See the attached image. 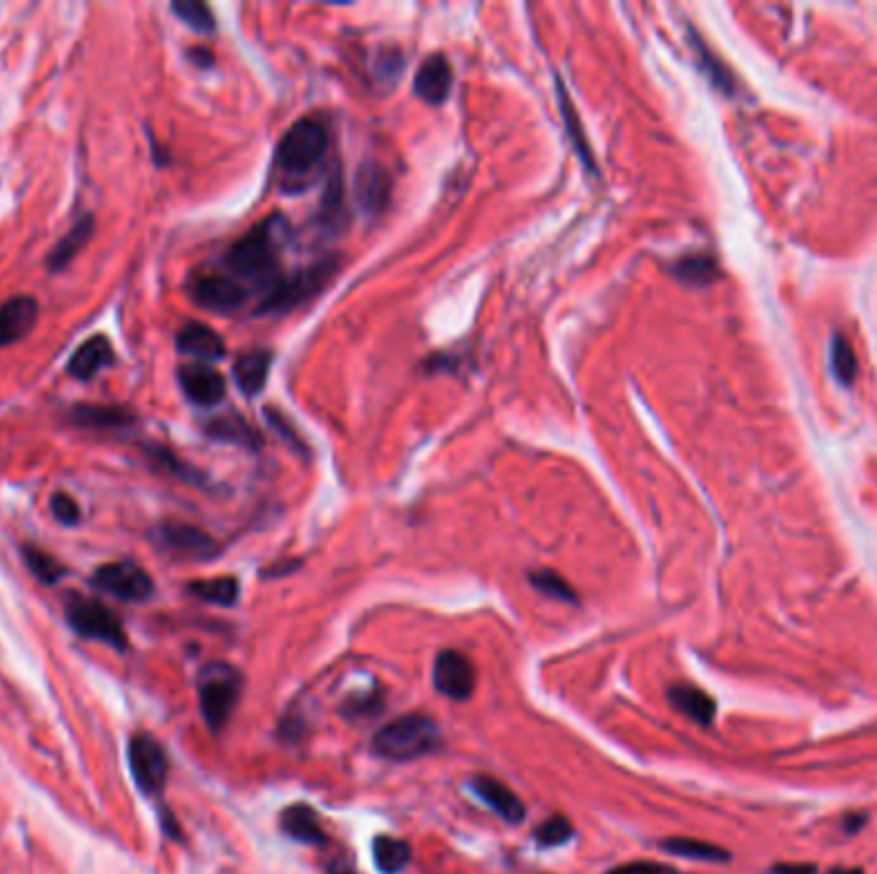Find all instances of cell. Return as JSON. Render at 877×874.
Instances as JSON below:
<instances>
[{
    "mask_svg": "<svg viewBox=\"0 0 877 874\" xmlns=\"http://www.w3.org/2000/svg\"><path fill=\"white\" fill-rule=\"evenodd\" d=\"M178 380L185 398L200 408H214L227 398V380L208 364H185L180 367Z\"/></svg>",
    "mask_w": 877,
    "mask_h": 874,
    "instance_id": "12",
    "label": "cell"
},
{
    "mask_svg": "<svg viewBox=\"0 0 877 874\" xmlns=\"http://www.w3.org/2000/svg\"><path fill=\"white\" fill-rule=\"evenodd\" d=\"M331 874H354L352 870H344V866H337V870H333Z\"/></svg>",
    "mask_w": 877,
    "mask_h": 874,
    "instance_id": "44",
    "label": "cell"
},
{
    "mask_svg": "<svg viewBox=\"0 0 877 874\" xmlns=\"http://www.w3.org/2000/svg\"><path fill=\"white\" fill-rule=\"evenodd\" d=\"M475 667L462 652L444 650L434 661V688L452 701H467L475 693Z\"/></svg>",
    "mask_w": 877,
    "mask_h": 874,
    "instance_id": "11",
    "label": "cell"
},
{
    "mask_svg": "<svg viewBox=\"0 0 877 874\" xmlns=\"http://www.w3.org/2000/svg\"><path fill=\"white\" fill-rule=\"evenodd\" d=\"M557 96H560V111H562V119H564V129H568V134L572 139V147H575L577 157L583 159V165L588 167L590 172H596V159H593L588 139H585V131H583V126H580V116L575 111V106H572L568 90H564L562 80H557Z\"/></svg>",
    "mask_w": 877,
    "mask_h": 874,
    "instance_id": "24",
    "label": "cell"
},
{
    "mask_svg": "<svg viewBox=\"0 0 877 874\" xmlns=\"http://www.w3.org/2000/svg\"><path fill=\"white\" fill-rule=\"evenodd\" d=\"M333 275V265H314L306 272L293 275V278H282L270 293H267L263 311H288L293 305L308 301L316 295L329 278Z\"/></svg>",
    "mask_w": 877,
    "mask_h": 874,
    "instance_id": "10",
    "label": "cell"
},
{
    "mask_svg": "<svg viewBox=\"0 0 877 874\" xmlns=\"http://www.w3.org/2000/svg\"><path fill=\"white\" fill-rule=\"evenodd\" d=\"M267 421H270V424H272L275 428H278V432H280L282 436H285V439L290 441V447L299 449V451H306V444H303V441L299 439V434H293V426H290L288 421L282 418L278 411H275V408H267Z\"/></svg>",
    "mask_w": 877,
    "mask_h": 874,
    "instance_id": "40",
    "label": "cell"
},
{
    "mask_svg": "<svg viewBox=\"0 0 877 874\" xmlns=\"http://www.w3.org/2000/svg\"><path fill=\"white\" fill-rule=\"evenodd\" d=\"M129 767H132L134 782L144 796L155 798L165 790L170 762H167L165 746L151 733H136L129 741Z\"/></svg>",
    "mask_w": 877,
    "mask_h": 874,
    "instance_id": "6",
    "label": "cell"
},
{
    "mask_svg": "<svg viewBox=\"0 0 877 874\" xmlns=\"http://www.w3.org/2000/svg\"><path fill=\"white\" fill-rule=\"evenodd\" d=\"M206 434L214 436V439L219 441H229V444H236V447H246V449H255L263 444L259 439V434L246 424L244 418L239 416H223V418H216L211 424L206 426Z\"/></svg>",
    "mask_w": 877,
    "mask_h": 874,
    "instance_id": "27",
    "label": "cell"
},
{
    "mask_svg": "<svg viewBox=\"0 0 877 874\" xmlns=\"http://www.w3.org/2000/svg\"><path fill=\"white\" fill-rule=\"evenodd\" d=\"M64 618H68L70 629L80 633L83 639L103 641V644L113 646L119 652L129 650V636L121 618L100 600L83 595H68V600H64Z\"/></svg>",
    "mask_w": 877,
    "mask_h": 874,
    "instance_id": "5",
    "label": "cell"
},
{
    "mask_svg": "<svg viewBox=\"0 0 877 874\" xmlns=\"http://www.w3.org/2000/svg\"><path fill=\"white\" fill-rule=\"evenodd\" d=\"M93 234H96V218H93V214H85L83 218H77L68 234H64L60 242L54 244V250L49 252V257H47L49 272H62V269L85 250V244L90 242Z\"/></svg>",
    "mask_w": 877,
    "mask_h": 874,
    "instance_id": "20",
    "label": "cell"
},
{
    "mask_svg": "<svg viewBox=\"0 0 877 874\" xmlns=\"http://www.w3.org/2000/svg\"><path fill=\"white\" fill-rule=\"evenodd\" d=\"M36 318H39V303L32 295L9 298L0 305V349L28 337Z\"/></svg>",
    "mask_w": 877,
    "mask_h": 874,
    "instance_id": "13",
    "label": "cell"
},
{
    "mask_svg": "<svg viewBox=\"0 0 877 874\" xmlns=\"http://www.w3.org/2000/svg\"><path fill=\"white\" fill-rule=\"evenodd\" d=\"M191 593L200 600L214 603V606H234L239 600V582L234 578H214V580H195L191 582Z\"/></svg>",
    "mask_w": 877,
    "mask_h": 874,
    "instance_id": "29",
    "label": "cell"
},
{
    "mask_svg": "<svg viewBox=\"0 0 877 874\" xmlns=\"http://www.w3.org/2000/svg\"><path fill=\"white\" fill-rule=\"evenodd\" d=\"M191 298L206 311L231 313L246 303L249 288H244L227 272H200L191 280Z\"/></svg>",
    "mask_w": 877,
    "mask_h": 874,
    "instance_id": "8",
    "label": "cell"
},
{
    "mask_svg": "<svg viewBox=\"0 0 877 874\" xmlns=\"http://www.w3.org/2000/svg\"><path fill=\"white\" fill-rule=\"evenodd\" d=\"M329 151V129L318 119H303L285 131L278 144V170L290 178H303L314 172Z\"/></svg>",
    "mask_w": 877,
    "mask_h": 874,
    "instance_id": "3",
    "label": "cell"
},
{
    "mask_svg": "<svg viewBox=\"0 0 877 874\" xmlns=\"http://www.w3.org/2000/svg\"><path fill=\"white\" fill-rule=\"evenodd\" d=\"M829 364L833 369V377H837L839 383L850 385L854 383V377H857V356H854L850 341H846L844 333H833L831 341H829Z\"/></svg>",
    "mask_w": 877,
    "mask_h": 874,
    "instance_id": "30",
    "label": "cell"
},
{
    "mask_svg": "<svg viewBox=\"0 0 877 874\" xmlns=\"http://www.w3.org/2000/svg\"><path fill=\"white\" fill-rule=\"evenodd\" d=\"M280 828L288 839L308 843V847H324V843L329 841L326 839L321 818H318V813L306 803L288 805L285 811L280 813Z\"/></svg>",
    "mask_w": 877,
    "mask_h": 874,
    "instance_id": "17",
    "label": "cell"
},
{
    "mask_svg": "<svg viewBox=\"0 0 877 874\" xmlns=\"http://www.w3.org/2000/svg\"><path fill=\"white\" fill-rule=\"evenodd\" d=\"M49 506H52L54 519L60 521L62 526H77L80 519H83L77 500L72 498V495H68V493H54L52 502H49Z\"/></svg>",
    "mask_w": 877,
    "mask_h": 874,
    "instance_id": "37",
    "label": "cell"
},
{
    "mask_svg": "<svg viewBox=\"0 0 877 874\" xmlns=\"http://www.w3.org/2000/svg\"><path fill=\"white\" fill-rule=\"evenodd\" d=\"M21 551H24V562L28 570H32L36 580L45 582V585H54L64 574V567L52 555H47V551L36 549V546H24Z\"/></svg>",
    "mask_w": 877,
    "mask_h": 874,
    "instance_id": "32",
    "label": "cell"
},
{
    "mask_svg": "<svg viewBox=\"0 0 877 874\" xmlns=\"http://www.w3.org/2000/svg\"><path fill=\"white\" fill-rule=\"evenodd\" d=\"M829 874H862V870H831Z\"/></svg>",
    "mask_w": 877,
    "mask_h": 874,
    "instance_id": "43",
    "label": "cell"
},
{
    "mask_svg": "<svg viewBox=\"0 0 877 874\" xmlns=\"http://www.w3.org/2000/svg\"><path fill=\"white\" fill-rule=\"evenodd\" d=\"M570 839H572V823L570 818H564V815H552V818L536 828V843H541L545 849L562 847V843H568Z\"/></svg>",
    "mask_w": 877,
    "mask_h": 874,
    "instance_id": "36",
    "label": "cell"
},
{
    "mask_svg": "<svg viewBox=\"0 0 877 874\" xmlns=\"http://www.w3.org/2000/svg\"><path fill=\"white\" fill-rule=\"evenodd\" d=\"M270 364H272V354L267 352V349H255V352H246L239 356L234 364V377H236L239 390L249 398L257 396V392H263L267 375H270Z\"/></svg>",
    "mask_w": 877,
    "mask_h": 874,
    "instance_id": "23",
    "label": "cell"
},
{
    "mask_svg": "<svg viewBox=\"0 0 877 874\" xmlns=\"http://www.w3.org/2000/svg\"><path fill=\"white\" fill-rule=\"evenodd\" d=\"M90 585L123 603H144L155 593L149 572L134 562H111L93 572Z\"/></svg>",
    "mask_w": 877,
    "mask_h": 874,
    "instance_id": "7",
    "label": "cell"
},
{
    "mask_svg": "<svg viewBox=\"0 0 877 874\" xmlns=\"http://www.w3.org/2000/svg\"><path fill=\"white\" fill-rule=\"evenodd\" d=\"M865 821H867V815H860V813L846 815V818H844V831L846 834H857L860 828L865 826Z\"/></svg>",
    "mask_w": 877,
    "mask_h": 874,
    "instance_id": "42",
    "label": "cell"
},
{
    "mask_svg": "<svg viewBox=\"0 0 877 874\" xmlns=\"http://www.w3.org/2000/svg\"><path fill=\"white\" fill-rule=\"evenodd\" d=\"M441 731L429 716L422 713H411L398 720H390L375 733L373 746L382 760L390 762H411L418 756L431 754L439 746Z\"/></svg>",
    "mask_w": 877,
    "mask_h": 874,
    "instance_id": "2",
    "label": "cell"
},
{
    "mask_svg": "<svg viewBox=\"0 0 877 874\" xmlns=\"http://www.w3.org/2000/svg\"><path fill=\"white\" fill-rule=\"evenodd\" d=\"M147 454H149V459H155V464H157L159 470L170 472V475L185 480V483H195V485L203 483L200 475H198V470L187 468L185 462H180V459H178L175 454H172L170 449L155 447V444H151V447H147Z\"/></svg>",
    "mask_w": 877,
    "mask_h": 874,
    "instance_id": "34",
    "label": "cell"
},
{
    "mask_svg": "<svg viewBox=\"0 0 877 874\" xmlns=\"http://www.w3.org/2000/svg\"><path fill=\"white\" fill-rule=\"evenodd\" d=\"M113 362L115 354L111 341L98 333V337H90L75 349V354H72L68 362V375L75 377V380L88 383L100 373V369L111 367Z\"/></svg>",
    "mask_w": 877,
    "mask_h": 874,
    "instance_id": "16",
    "label": "cell"
},
{
    "mask_svg": "<svg viewBox=\"0 0 877 874\" xmlns=\"http://www.w3.org/2000/svg\"><path fill=\"white\" fill-rule=\"evenodd\" d=\"M608 874H678V872L657 862H629L623 866H616V870H611Z\"/></svg>",
    "mask_w": 877,
    "mask_h": 874,
    "instance_id": "39",
    "label": "cell"
},
{
    "mask_svg": "<svg viewBox=\"0 0 877 874\" xmlns=\"http://www.w3.org/2000/svg\"><path fill=\"white\" fill-rule=\"evenodd\" d=\"M693 47L698 49V62H701L703 72H706V75H708V80H711V83H714L716 87H721V90L727 93V96H731V93H734V80H731L729 70L723 68V64H721L719 60H716V57H714L711 52H708L706 47H703L698 36H695V39H693Z\"/></svg>",
    "mask_w": 877,
    "mask_h": 874,
    "instance_id": "35",
    "label": "cell"
},
{
    "mask_svg": "<svg viewBox=\"0 0 877 874\" xmlns=\"http://www.w3.org/2000/svg\"><path fill=\"white\" fill-rule=\"evenodd\" d=\"M532 585L539 590V593H545L547 597H555V600H564V603H577V595L575 590L570 587V582L562 578V574H557L552 570H539V572H532Z\"/></svg>",
    "mask_w": 877,
    "mask_h": 874,
    "instance_id": "33",
    "label": "cell"
},
{
    "mask_svg": "<svg viewBox=\"0 0 877 874\" xmlns=\"http://www.w3.org/2000/svg\"><path fill=\"white\" fill-rule=\"evenodd\" d=\"M470 790H473L475 796L480 798L492 813H498L503 821L521 823L526 818V808H524V803H521V798L513 796V792L506 788L500 779L488 777V775H477L470 779Z\"/></svg>",
    "mask_w": 877,
    "mask_h": 874,
    "instance_id": "14",
    "label": "cell"
},
{
    "mask_svg": "<svg viewBox=\"0 0 877 874\" xmlns=\"http://www.w3.org/2000/svg\"><path fill=\"white\" fill-rule=\"evenodd\" d=\"M672 272H675L678 280L685 282V286L706 288L719 278V265H716L711 254H687V257L675 262Z\"/></svg>",
    "mask_w": 877,
    "mask_h": 874,
    "instance_id": "25",
    "label": "cell"
},
{
    "mask_svg": "<svg viewBox=\"0 0 877 874\" xmlns=\"http://www.w3.org/2000/svg\"><path fill=\"white\" fill-rule=\"evenodd\" d=\"M403 70V57L401 52H395V49H388V52H382L378 57V72L382 80H395L401 75Z\"/></svg>",
    "mask_w": 877,
    "mask_h": 874,
    "instance_id": "38",
    "label": "cell"
},
{
    "mask_svg": "<svg viewBox=\"0 0 877 874\" xmlns=\"http://www.w3.org/2000/svg\"><path fill=\"white\" fill-rule=\"evenodd\" d=\"M667 854L695 859V862H729V851L721 847H714V843L706 841H695V839H665L659 841Z\"/></svg>",
    "mask_w": 877,
    "mask_h": 874,
    "instance_id": "28",
    "label": "cell"
},
{
    "mask_svg": "<svg viewBox=\"0 0 877 874\" xmlns=\"http://www.w3.org/2000/svg\"><path fill=\"white\" fill-rule=\"evenodd\" d=\"M667 701L675 711L683 713L695 724L708 728L714 724L716 718V703L714 697L708 693H703L701 688H693V684H672L670 690H667Z\"/></svg>",
    "mask_w": 877,
    "mask_h": 874,
    "instance_id": "21",
    "label": "cell"
},
{
    "mask_svg": "<svg viewBox=\"0 0 877 874\" xmlns=\"http://www.w3.org/2000/svg\"><path fill=\"white\" fill-rule=\"evenodd\" d=\"M172 13H175L185 26H191L193 32L198 34L216 32L214 11L208 9L206 3H200V0H175V3H172Z\"/></svg>",
    "mask_w": 877,
    "mask_h": 874,
    "instance_id": "31",
    "label": "cell"
},
{
    "mask_svg": "<svg viewBox=\"0 0 877 874\" xmlns=\"http://www.w3.org/2000/svg\"><path fill=\"white\" fill-rule=\"evenodd\" d=\"M239 695H242V672L227 661H214L198 675V701L206 726L219 733L229 724Z\"/></svg>",
    "mask_w": 877,
    "mask_h": 874,
    "instance_id": "4",
    "label": "cell"
},
{
    "mask_svg": "<svg viewBox=\"0 0 877 874\" xmlns=\"http://www.w3.org/2000/svg\"><path fill=\"white\" fill-rule=\"evenodd\" d=\"M70 418L77 426L93 428V432H113V428L132 426L136 421L134 413L115 405H75L70 411Z\"/></svg>",
    "mask_w": 877,
    "mask_h": 874,
    "instance_id": "22",
    "label": "cell"
},
{
    "mask_svg": "<svg viewBox=\"0 0 877 874\" xmlns=\"http://www.w3.org/2000/svg\"><path fill=\"white\" fill-rule=\"evenodd\" d=\"M390 191H393L390 174L382 170L380 165L375 162L362 165V170L357 174V203L365 214L378 216L380 210L388 206Z\"/></svg>",
    "mask_w": 877,
    "mask_h": 874,
    "instance_id": "18",
    "label": "cell"
},
{
    "mask_svg": "<svg viewBox=\"0 0 877 874\" xmlns=\"http://www.w3.org/2000/svg\"><path fill=\"white\" fill-rule=\"evenodd\" d=\"M272 221L257 223L231 246L223 257L227 269L236 282H252L255 288H265L267 293L282 280L278 272V236L270 226Z\"/></svg>",
    "mask_w": 877,
    "mask_h": 874,
    "instance_id": "1",
    "label": "cell"
},
{
    "mask_svg": "<svg viewBox=\"0 0 877 874\" xmlns=\"http://www.w3.org/2000/svg\"><path fill=\"white\" fill-rule=\"evenodd\" d=\"M373 854L382 874H401L411 864L409 841L395 839V836H378L373 841Z\"/></svg>",
    "mask_w": 877,
    "mask_h": 874,
    "instance_id": "26",
    "label": "cell"
},
{
    "mask_svg": "<svg viewBox=\"0 0 877 874\" xmlns=\"http://www.w3.org/2000/svg\"><path fill=\"white\" fill-rule=\"evenodd\" d=\"M770 874H816L814 864H778L772 866Z\"/></svg>",
    "mask_w": 877,
    "mask_h": 874,
    "instance_id": "41",
    "label": "cell"
},
{
    "mask_svg": "<svg viewBox=\"0 0 877 874\" xmlns=\"http://www.w3.org/2000/svg\"><path fill=\"white\" fill-rule=\"evenodd\" d=\"M178 352L195 356L200 362H216L227 354V344L214 329L203 324H185L183 329L178 331Z\"/></svg>",
    "mask_w": 877,
    "mask_h": 874,
    "instance_id": "19",
    "label": "cell"
},
{
    "mask_svg": "<svg viewBox=\"0 0 877 874\" xmlns=\"http://www.w3.org/2000/svg\"><path fill=\"white\" fill-rule=\"evenodd\" d=\"M162 549L183 559H211L219 555V544L206 531L183 521H165L155 531Z\"/></svg>",
    "mask_w": 877,
    "mask_h": 874,
    "instance_id": "9",
    "label": "cell"
},
{
    "mask_svg": "<svg viewBox=\"0 0 877 874\" xmlns=\"http://www.w3.org/2000/svg\"><path fill=\"white\" fill-rule=\"evenodd\" d=\"M454 72L444 54H431L416 75V96L431 106H441L452 93Z\"/></svg>",
    "mask_w": 877,
    "mask_h": 874,
    "instance_id": "15",
    "label": "cell"
}]
</instances>
